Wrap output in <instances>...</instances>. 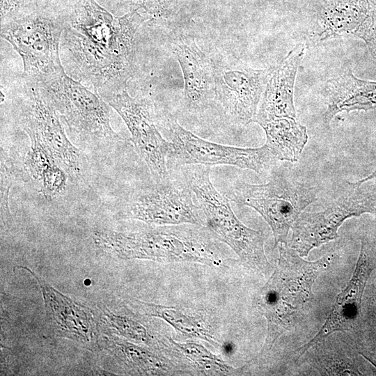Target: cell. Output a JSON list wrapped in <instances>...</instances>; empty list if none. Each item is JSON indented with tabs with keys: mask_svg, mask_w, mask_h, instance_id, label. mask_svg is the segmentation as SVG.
<instances>
[{
	"mask_svg": "<svg viewBox=\"0 0 376 376\" xmlns=\"http://www.w3.org/2000/svg\"><path fill=\"white\" fill-rule=\"evenodd\" d=\"M85 285H88L91 283V281L89 279H86L84 282Z\"/></svg>",
	"mask_w": 376,
	"mask_h": 376,
	"instance_id": "1f68e13d",
	"label": "cell"
},
{
	"mask_svg": "<svg viewBox=\"0 0 376 376\" xmlns=\"http://www.w3.org/2000/svg\"><path fill=\"white\" fill-rule=\"evenodd\" d=\"M38 88L69 130L81 139L97 142L123 140L111 127L108 103L80 80L65 72Z\"/></svg>",
	"mask_w": 376,
	"mask_h": 376,
	"instance_id": "52a82bcc",
	"label": "cell"
},
{
	"mask_svg": "<svg viewBox=\"0 0 376 376\" xmlns=\"http://www.w3.org/2000/svg\"><path fill=\"white\" fill-rule=\"evenodd\" d=\"M357 38L363 40L373 57H376V0H370L368 15Z\"/></svg>",
	"mask_w": 376,
	"mask_h": 376,
	"instance_id": "4316f807",
	"label": "cell"
},
{
	"mask_svg": "<svg viewBox=\"0 0 376 376\" xmlns=\"http://www.w3.org/2000/svg\"><path fill=\"white\" fill-rule=\"evenodd\" d=\"M348 182L345 191L321 211L303 212L292 226L289 246L301 257L315 248L338 237V230L349 218L369 213L376 215V191Z\"/></svg>",
	"mask_w": 376,
	"mask_h": 376,
	"instance_id": "9c48e42d",
	"label": "cell"
},
{
	"mask_svg": "<svg viewBox=\"0 0 376 376\" xmlns=\"http://www.w3.org/2000/svg\"><path fill=\"white\" fill-rule=\"evenodd\" d=\"M305 49L304 44L297 45L274 67L263 93L254 123L259 124L280 118H296L295 83Z\"/></svg>",
	"mask_w": 376,
	"mask_h": 376,
	"instance_id": "2e32d148",
	"label": "cell"
},
{
	"mask_svg": "<svg viewBox=\"0 0 376 376\" xmlns=\"http://www.w3.org/2000/svg\"><path fill=\"white\" fill-rule=\"evenodd\" d=\"M327 109L324 120L329 123L338 113L376 109V81L355 77L350 68L327 82Z\"/></svg>",
	"mask_w": 376,
	"mask_h": 376,
	"instance_id": "d6986e66",
	"label": "cell"
},
{
	"mask_svg": "<svg viewBox=\"0 0 376 376\" xmlns=\"http://www.w3.org/2000/svg\"><path fill=\"white\" fill-rule=\"evenodd\" d=\"M318 191L289 179L281 169H274L267 182H234L231 200L255 210L269 226L275 245L288 244V233L303 211L317 200Z\"/></svg>",
	"mask_w": 376,
	"mask_h": 376,
	"instance_id": "8992f818",
	"label": "cell"
},
{
	"mask_svg": "<svg viewBox=\"0 0 376 376\" xmlns=\"http://www.w3.org/2000/svg\"><path fill=\"white\" fill-rule=\"evenodd\" d=\"M372 271L370 258L362 242L350 280L338 295L332 310L318 334L297 350V358L329 335L336 331H346L353 327L360 315L362 297Z\"/></svg>",
	"mask_w": 376,
	"mask_h": 376,
	"instance_id": "9a60e30c",
	"label": "cell"
},
{
	"mask_svg": "<svg viewBox=\"0 0 376 376\" xmlns=\"http://www.w3.org/2000/svg\"><path fill=\"white\" fill-rule=\"evenodd\" d=\"M194 194L183 181H171L144 191L130 203L131 218L157 226L190 224L205 227L203 212L193 200Z\"/></svg>",
	"mask_w": 376,
	"mask_h": 376,
	"instance_id": "4fadbf2b",
	"label": "cell"
},
{
	"mask_svg": "<svg viewBox=\"0 0 376 376\" xmlns=\"http://www.w3.org/2000/svg\"><path fill=\"white\" fill-rule=\"evenodd\" d=\"M24 127L33 130L58 165L72 180L79 179L86 170L84 153L70 141L58 115L45 100L38 88L25 84Z\"/></svg>",
	"mask_w": 376,
	"mask_h": 376,
	"instance_id": "7c38bea8",
	"label": "cell"
},
{
	"mask_svg": "<svg viewBox=\"0 0 376 376\" xmlns=\"http://www.w3.org/2000/svg\"><path fill=\"white\" fill-rule=\"evenodd\" d=\"M61 50L71 77L102 95L127 89L133 75L134 39L145 20L137 10L113 16L95 0H60Z\"/></svg>",
	"mask_w": 376,
	"mask_h": 376,
	"instance_id": "6da1fadb",
	"label": "cell"
},
{
	"mask_svg": "<svg viewBox=\"0 0 376 376\" xmlns=\"http://www.w3.org/2000/svg\"><path fill=\"white\" fill-rule=\"evenodd\" d=\"M115 345L125 365L139 375H166L184 373L180 366L168 357L143 347L127 341L118 342Z\"/></svg>",
	"mask_w": 376,
	"mask_h": 376,
	"instance_id": "cb8c5ba5",
	"label": "cell"
},
{
	"mask_svg": "<svg viewBox=\"0 0 376 376\" xmlns=\"http://www.w3.org/2000/svg\"><path fill=\"white\" fill-rule=\"evenodd\" d=\"M31 147L24 160L31 177L41 182V192L48 200L62 192L66 185V172L56 162L38 135L31 129L24 127Z\"/></svg>",
	"mask_w": 376,
	"mask_h": 376,
	"instance_id": "44dd1931",
	"label": "cell"
},
{
	"mask_svg": "<svg viewBox=\"0 0 376 376\" xmlns=\"http://www.w3.org/2000/svg\"><path fill=\"white\" fill-rule=\"evenodd\" d=\"M169 339V353L178 362H187L198 374L205 375H235L242 368H235L228 364L221 357L195 342L178 343L171 337Z\"/></svg>",
	"mask_w": 376,
	"mask_h": 376,
	"instance_id": "603a6c76",
	"label": "cell"
},
{
	"mask_svg": "<svg viewBox=\"0 0 376 376\" xmlns=\"http://www.w3.org/2000/svg\"><path fill=\"white\" fill-rule=\"evenodd\" d=\"M369 1L327 0L312 41L318 43L340 37H356L368 15Z\"/></svg>",
	"mask_w": 376,
	"mask_h": 376,
	"instance_id": "ffe728a7",
	"label": "cell"
},
{
	"mask_svg": "<svg viewBox=\"0 0 376 376\" xmlns=\"http://www.w3.org/2000/svg\"><path fill=\"white\" fill-rule=\"evenodd\" d=\"M221 348L226 354H232L233 351V345H232V343H229L226 342L224 343H222Z\"/></svg>",
	"mask_w": 376,
	"mask_h": 376,
	"instance_id": "4dcf8cb0",
	"label": "cell"
},
{
	"mask_svg": "<svg viewBox=\"0 0 376 376\" xmlns=\"http://www.w3.org/2000/svg\"><path fill=\"white\" fill-rule=\"evenodd\" d=\"M173 53L184 78V100L188 110L198 112L214 100L212 61L196 45L194 38L180 36L172 43Z\"/></svg>",
	"mask_w": 376,
	"mask_h": 376,
	"instance_id": "5bb4252c",
	"label": "cell"
},
{
	"mask_svg": "<svg viewBox=\"0 0 376 376\" xmlns=\"http://www.w3.org/2000/svg\"><path fill=\"white\" fill-rule=\"evenodd\" d=\"M167 127L171 143L168 166L229 165L261 175L271 169L276 159L265 144L239 148L213 143L185 129L174 117L168 118Z\"/></svg>",
	"mask_w": 376,
	"mask_h": 376,
	"instance_id": "30bf717a",
	"label": "cell"
},
{
	"mask_svg": "<svg viewBox=\"0 0 376 376\" xmlns=\"http://www.w3.org/2000/svg\"><path fill=\"white\" fill-rule=\"evenodd\" d=\"M36 279L43 295L47 315L69 338L88 342L93 338V319L91 311L57 291L26 267Z\"/></svg>",
	"mask_w": 376,
	"mask_h": 376,
	"instance_id": "ac0fdd59",
	"label": "cell"
},
{
	"mask_svg": "<svg viewBox=\"0 0 376 376\" xmlns=\"http://www.w3.org/2000/svg\"><path fill=\"white\" fill-rule=\"evenodd\" d=\"M102 96L125 122L136 151L146 162L156 184L170 182L167 159L171 143L157 128L148 104L131 96L127 89Z\"/></svg>",
	"mask_w": 376,
	"mask_h": 376,
	"instance_id": "8fae6325",
	"label": "cell"
},
{
	"mask_svg": "<svg viewBox=\"0 0 376 376\" xmlns=\"http://www.w3.org/2000/svg\"><path fill=\"white\" fill-rule=\"evenodd\" d=\"M278 247L277 266L253 299V308L267 321L262 354L269 351L276 340L299 321L305 305L313 297L315 281L333 257L327 254L307 261L288 244H280Z\"/></svg>",
	"mask_w": 376,
	"mask_h": 376,
	"instance_id": "7a4b0ae2",
	"label": "cell"
},
{
	"mask_svg": "<svg viewBox=\"0 0 376 376\" xmlns=\"http://www.w3.org/2000/svg\"><path fill=\"white\" fill-rule=\"evenodd\" d=\"M360 354L376 368V354L368 351H362Z\"/></svg>",
	"mask_w": 376,
	"mask_h": 376,
	"instance_id": "f1b7e54d",
	"label": "cell"
},
{
	"mask_svg": "<svg viewBox=\"0 0 376 376\" xmlns=\"http://www.w3.org/2000/svg\"><path fill=\"white\" fill-rule=\"evenodd\" d=\"M111 327L121 336L138 343L155 345L156 347L165 349V340H156L148 329L137 320L124 315L116 314L107 315Z\"/></svg>",
	"mask_w": 376,
	"mask_h": 376,
	"instance_id": "d4e9b609",
	"label": "cell"
},
{
	"mask_svg": "<svg viewBox=\"0 0 376 376\" xmlns=\"http://www.w3.org/2000/svg\"><path fill=\"white\" fill-rule=\"evenodd\" d=\"M37 0H1L0 13L1 17L11 15Z\"/></svg>",
	"mask_w": 376,
	"mask_h": 376,
	"instance_id": "83f0119b",
	"label": "cell"
},
{
	"mask_svg": "<svg viewBox=\"0 0 376 376\" xmlns=\"http://www.w3.org/2000/svg\"><path fill=\"white\" fill-rule=\"evenodd\" d=\"M63 29L61 6L42 0L1 20V37L21 57L26 84L39 87L65 72L60 53Z\"/></svg>",
	"mask_w": 376,
	"mask_h": 376,
	"instance_id": "3957f363",
	"label": "cell"
},
{
	"mask_svg": "<svg viewBox=\"0 0 376 376\" xmlns=\"http://www.w3.org/2000/svg\"><path fill=\"white\" fill-rule=\"evenodd\" d=\"M132 305L147 316L164 320L187 338L201 339L217 347L222 345L217 321L206 310L165 306L137 299L132 301Z\"/></svg>",
	"mask_w": 376,
	"mask_h": 376,
	"instance_id": "e0dca14e",
	"label": "cell"
},
{
	"mask_svg": "<svg viewBox=\"0 0 376 376\" xmlns=\"http://www.w3.org/2000/svg\"><path fill=\"white\" fill-rule=\"evenodd\" d=\"M96 245L125 260H149L161 263H196L220 267L225 258L218 247L199 230L165 228L137 232L97 230Z\"/></svg>",
	"mask_w": 376,
	"mask_h": 376,
	"instance_id": "277c9868",
	"label": "cell"
},
{
	"mask_svg": "<svg viewBox=\"0 0 376 376\" xmlns=\"http://www.w3.org/2000/svg\"><path fill=\"white\" fill-rule=\"evenodd\" d=\"M180 0H124L132 10H143L153 18L166 17L177 6Z\"/></svg>",
	"mask_w": 376,
	"mask_h": 376,
	"instance_id": "484cf974",
	"label": "cell"
},
{
	"mask_svg": "<svg viewBox=\"0 0 376 376\" xmlns=\"http://www.w3.org/2000/svg\"><path fill=\"white\" fill-rule=\"evenodd\" d=\"M184 181L191 189L203 212L205 227L216 239L228 245L253 270L267 275L273 269L264 249L260 230L245 226L235 215L228 199L210 180V166L182 167Z\"/></svg>",
	"mask_w": 376,
	"mask_h": 376,
	"instance_id": "5b68a950",
	"label": "cell"
},
{
	"mask_svg": "<svg viewBox=\"0 0 376 376\" xmlns=\"http://www.w3.org/2000/svg\"><path fill=\"white\" fill-rule=\"evenodd\" d=\"M375 178H376V169L371 174L368 175L367 177H366V178H364L363 179H361V180H358L357 182H354L358 185H361L363 183L366 182L367 181H368L370 180L375 179Z\"/></svg>",
	"mask_w": 376,
	"mask_h": 376,
	"instance_id": "f546056e",
	"label": "cell"
},
{
	"mask_svg": "<svg viewBox=\"0 0 376 376\" xmlns=\"http://www.w3.org/2000/svg\"><path fill=\"white\" fill-rule=\"evenodd\" d=\"M214 100L228 121L237 126L253 122L274 67L254 69L220 53H213Z\"/></svg>",
	"mask_w": 376,
	"mask_h": 376,
	"instance_id": "ba28073f",
	"label": "cell"
},
{
	"mask_svg": "<svg viewBox=\"0 0 376 376\" xmlns=\"http://www.w3.org/2000/svg\"><path fill=\"white\" fill-rule=\"evenodd\" d=\"M264 130L265 145L277 159L297 162L308 142L306 127L294 118H280L258 124Z\"/></svg>",
	"mask_w": 376,
	"mask_h": 376,
	"instance_id": "7402d4cb",
	"label": "cell"
}]
</instances>
